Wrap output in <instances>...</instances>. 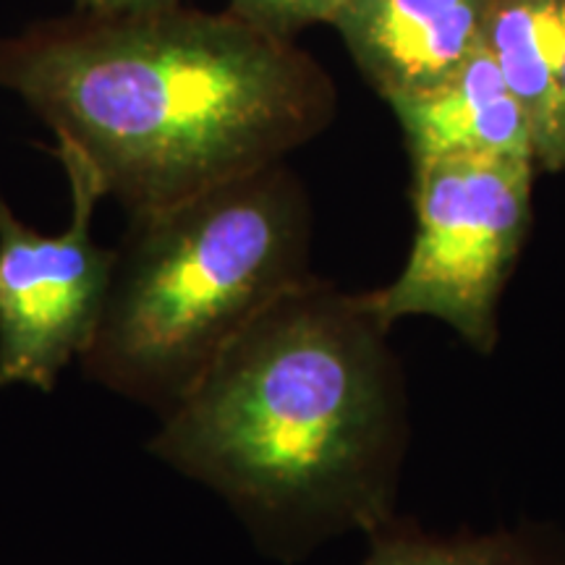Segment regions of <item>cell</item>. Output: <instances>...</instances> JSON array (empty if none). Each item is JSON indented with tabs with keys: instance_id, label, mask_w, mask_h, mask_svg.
I'll return each instance as SVG.
<instances>
[{
	"instance_id": "cell-1",
	"label": "cell",
	"mask_w": 565,
	"mask_h": 565,
	"mask_svg": "<svg viewBox=\"0 0 565 565\" xmlns=\"http://www.w3.org/2000/svg\"><path fill=\"white\" fill-rule=\"evenodd\" d=\"M406 374L366 291L309 275L217 353L147 443L282 563L398 515Z\"/></svg>"
},
{
	"instance_id": "cell-2",
	"label": "cell",
	"mask_w": 565,
	"mask_h": 565,
	"mask_svg": "<svg viewBox=\"0 0 565 565\" xmlns=\"http://www.w3.org/2000/svg\"><path fill=\"white\" fill-rule=\"evenodd\" d=\"M0 89L79 152L129 215L263 171L335 118L317 61L236 13L82 17L0 40Z\"/></svg>"
},
{
	"instance_id": "cell-3",
	"label": "cell",
	"mask_w": 565,
	"mask_h": 565,
	"mask_svg": "<svg viewBox=\"0 0 565 565\" xmlns=\"http://www.w3.org/2000/svg\"><path fill=\"white\" fill-rule=\"evenodd\" d=\"M113 252L82 372L166 414L254 317L312 275V212L286 162H275L129 215Z\"/></svg>"
},
{
	"instance_id": "cell-4",
	"label": "cell",
	"mask_w": 565,
	"mask_h": 565,
	"mask_svg": "<svg viewBox=\"0 0 565 565\" xmlns=\"http://www.w3.org/2000/svg\"><path fill=\"white\" fill-rule=\"evenodd\" d=\"M536 162L450 154L414 162V242L391 282L366 291L387 328L408 317L448 324L490 356L500 343V307L529 228Z\"/></svg>"
},
{
	"instance_id": "cell-5",
	"label": "cell",
	"mask_w": 565,
	"mask_h": 565,
	"mask_svg": "<svg viewBox=\"0 0 565 565\" xmlns=\"http://www.w3.org/2000/svg\"><path fill=\"white\" fill-rule=\"evenodd\" d=\"M71 189V221L61 233L26 225L0 192V387L51 393L82 359L100 322L113 257L92 236L105 192L87 160L55 145Z\"/></svg>"
},
{
	"instance_id": "cell-6",
	"label": "cell",
	"mask_w": 565,
	"mask_h": 565,
	"mask_svg": "<svg viewBox=\"0 0 565 565\" xmlns=\"http://www.w3.org/2000/svg\"><path fill=\"white\" fill-rule=\"evenodd\" d=\"M494 0H359L335 26L353 63L385 103L454 74L484 40Z\"/></svg>"
},
{
	"instance_id": "cell-7",
	"label": "cell",
	"mask_w": 565,
	"mask_h": 565,
	"mask_svg": "<svg viewBox=\"0 0 565 565\" xmlns=\"http://www.w3.org/2000/svg\"><path fill=\"white\" fill-rule=\"evenodd\" d=\"M387 105L398 118L412 162L450 154L536 162L532 118L484 47L443 82Z\"/></svg>"
},
{
	"instance_id": "cell-8",
	"label": "cell",
	"mask_w": 565,
	"mask_h": 565,
	"mask_svg": "<svg viewBox=\"0 0 565 565\" xmlns=\"http://www.w3.org/2000/svg\"><path fill=\"white\" fill-rule=\"evenodd\" d=\"M362 565H565V529L526 519L437 534L398 513L366 536Z\"/></svg>"
},
{
	"instance_id": "cell-9",
	"label": "cell",
	"mask_w": 565,
	"mask_h": 565,
	"mask_svg": "<svg viewBox=\"0 0 565 565\" xmlns=\"http://www.w3.org/2000/svg\"><path fill=\"white\" fill-rule=\"evenodd\" d=\"M482 47L532 118L536 158L565 61V0H494Z\"/></svg>"
},
{
	"instance_id": "cell-10",
	"label": "cell",
	"mask_w": 565,
	"mask_h": 565,
	"mask_svg": "<svg viewBox=\"0 0 565 565\" xmlns=\"http://www.w3.org/2000/svg\"><path fill=\"white\" fill-rule=\"evenodd\" d=\"M343 0H231V13L275 38L291 40L315 24H333Z\"/></svg>"
},
{
	"instance_id": "cell-11",
	"label": "cell",
	"mask_w": 565,
	"mask_h": 565,
	"mask_svg": "<svg viewBox=\"0 0 565 565\" xmlns=\"http://www.w3.org/2000/svg\"><path fill=\"white\" fill-rule=\"evenodd\" d=\"M536 171H565V61L561 66V74H557L547 126L542 131L540 141H536Z\"/></svg>"
},
{
	"instance_id": "cell-12",
	"label": "cell",
	"mask_w": 565,
	"mask_h": 565,
	"mask_svg": "<svg viewBox=\"0 0 565 565\" xmlns=\"http://www.w3.org/2000/svg\"><path fill=\"white\" fill-rule=\"evenodd\" d=\"M82 11L100 17H126V13H150L181 6V0H76Z\"/></svg>"
},
{
	"instance_id": "cell-13",
	"label": "cell",
	"mask_w": 565,
	"mask_h": 565,
	"mask_svg": "<svg viewBox=\"0 0 565 565\" xmlns=\"http://www.w3.org/2000/svg\"><path fill=\"white\" fill-rule=\"evenodd\" d=\"M349 3H359V0H343V6H349ZM343 6H341V9H343Z\"/></svg>"
}]
</instances>
